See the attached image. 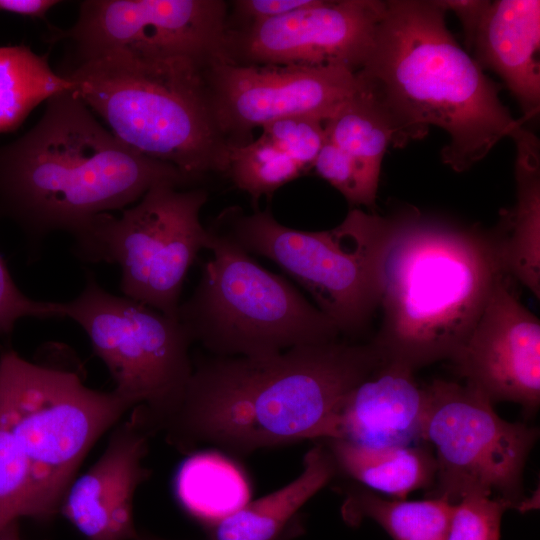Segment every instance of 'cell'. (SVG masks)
Wrapping results in <instances>:
<instances>
[{"label":"cell","instance_id":"1","mask_svg":"<svg viewBox=\"0 0 540 540\" xmlns=\"http://www.w3.org/2000/svg\"><path fill=\"white\" fill-rule=\"evenodd\" d=\"M383 360L373 342L338 339L264 357L215 356L194 365L160 430L180 450L204 443L229 456L328 439L346 396Z\"/></svg>","mask_w":540,"mask_h":540},{"label":"cell","instance_id":"2","mask_svg":"<svg viewBox=\"0 0 540 540\" xmlns=\"http://www.w3.org/2000/svg\"><path fill=\"white\" fill-rule=\"evenodd\" d=\"M439 0H389L369 55L357 72L380 105L394 147L422 139L429 126L448 135L442 162L464 172L523 128L496 85L447 28Z\"/></svg>","mask_w":540,"mask_h":540},{"label":"cell","instance_id":"3","mask_svg":"<svg viewBox=\"0 0 540 540\" xmlns=\"http://www.w3.org/2000/svg\"><path fill=\"white\" fill-rule=\"evenodd\" d=\"M195 181L121 142L74 90L49 98L38 122L0 147V213L35 244L59 231L75 239L156 184Z\"/></svg>","mask_w":540,"mask_h":540},{"label":"cell","instance_id":"4","mask_svg":"<svg viewBox=\"0 0 540 540\" xmlns=\"http://www.w3.org/2000/svg\"><path fill=\"white\" fill-rule=\"evenodd\" d=\"M372 341L387 360L414 371L449 359L467 338L505 272L490 232L422 214L396 213Z\"/></svg>","mask_w":540,"mask_h":540},{"label":"cell","instance_id":"5","mask_svg":"<svg viewBox=\"0 0 540 540\" xmlns=\"http://www.w3.org/2000/svg\"><path fill=\"white\" fill-rule=\"evenodd\" d=\"M209 62L184 54L119 48L61 72L121 142L194 180L225 173L229 146L212 108Z\"/></svg>","mask_w":540,"mask_h":540},{"label":"cell","instance_id":"6","mask_svg":"<svg viewBox=\"0 0 540 540\" xmlns=\"http://www.w3.org/2000/svg\"><path fill=\"white\" fill-rule=\"evenodd\" d=\"M209 230L211 257L177 314L192 342L218 357H264L337 340L336 325L288 280Z\"/></svg>","mask_w":540,"mask_h":540},{"label":"cell","instance_id":"7","mask_svg":"<svg viewBox=\"0 0 540 540\" xmlns=\"http://www.w3.org/2000/svg\"><path fill=\"white\" fill-rule=\"evenodd\" d=\"M221 232L247 253L270 259L312 296L340 333L356 334L379 308L384 259L397 224L352 208L336 227L301 231L279 223L269 209L221 215Z\"/></svg>","mask_w":540,"mask_h":540},{"label":"cell","instance_id":"8","mask_svg":"<svg viewBox=\"0 0 540 540\" xmlns=\"http://www.w3.org/2000/svg\"><path fill=\"white\" fill-rule=\"evenodd\" d=\"M0 402L29 463L39 521L52 519L97 440L132 410L62 365L0 353Z\"/></svg>","mask_w":540,"mask_h":540},{"label":"cell","instance_id":"9","mask_svg":"<svg viewBox=\"0 0 540 540\" xmlns=\"http://www.w3.org/2000/svg\"><path fill=\"white\" fill-rule=\"evenodd\" d=\"M207 199L204 189L156 184L120 215L98 216L73 252L84 262L117 264L125 297L177 318L187 272L209 245L200 219Z\"/></svg>","mask_w":540,"mask_h":540},{"label":"cell","instance_id":"10","mask_svg":"<svg viewBox=\"0 0 540 540\" xmlns=\"http://www.w3.org/2000/svg\"><path fill=\"white\" fill-rule=\"evenodd\" d=\"M64 317L86 332L114 391L149 432L178 408L193 372L192 340L177 318L105 290L88 275L81 293L63 302Z\"/></svg>","mask_w":540,"mask_h":540},{"label":"cell","instance_id":"11","mask_svg":"<svg viewBox=\"0 0 540 540\" xmlns=\"http://www.w3.org/2000/svg\"><path fill=\"white\" fill-rule=\"evenodd\" d=\"M424 441L435 448L433 497L457 504L480 495L524 505L523 472L538 429L502 419L493 403L467 383L426 385Z\"/></svg>","mask_w":540,"mask_h":540},{"label":"cell","instance_id":"12","mask_svg":"<svg viewBox=\"0 0 540 540\" xmlns=\"http://www.w3.org/2000/svg\"><path fill=\"white\" fill-rule=\"evenodd\" d=\"M214 115L229 147L256 128L286 117L326 121L357 90V72L340 66L240 65L221 60L205 70Z\"/></svg>","mask_w":540,"mask_h":540},{"label":"cell","instance_id":"13","mask_svg":"<svg viewBox=\"0 0 540 540\" xmlns=\"http://www.w3.org/2000/svg\"><path fill=\"white\" fill-rule=\"evenodd\" d=\"M228 2L223 0H85L75 23L54 34L72 44L74 61L119 48L223 60Z\"/></svg>","mask_w":540,"mask_h":540},{"label":"cell","instance_id":"14","mask_svg":"<svg viewBox=\"0 0 540 540\" xmlns=\"http://www.w3.org/2000/svg\"><path fill=\"white\" fill-rule=\"evenodd\" d=\"M385 9L380 0H315L278 18L227 28L223 61L240 65L340 66L358 72Z\"/></svg>","mask_w":540,"mask_h":540},{"label":"cell","instance_id":"15","mask_svg":"<svg viewBox=\"0 0 540 540\" xmlns=\"http://www.w3.org/2000/svg\"><path fill=\"white\" fill-rule=\"evenodd\" d=\"M501 273L465 341L450 358L464 382L493 404L510 401L527 412L540 403V321Z\"/></svg>","mask_w":540,"mask_h":540},{"label":"cell","instance_id":"16","mask_svg":"<svg viewBox=\"0 0 540 540\" xmlns=\"http://www.w3.org/2000/svg\"><path fill=\"white\" fill-rule=\"evenodd\" d=\"M98 460L66 491L61 513L86 540H134L133 501L150 476L143 465L150 432L132 414L112 429Z\"/></svg>","mask_w":540,"mask_h":540},{"label":"cell","instance_id":"17","mask_svg":"<svg viewBox=\"0 0 540 540\" xmlns=\"http://www.w3.org/2000/svg\"><path fill=\"white\" fill-rule=\"evenodd\" d=\"M414 373L413 369L384 358L346 396L328 439L371 448L425 442L428 393Z\"/></svg>","mask_w":540,"mask_h":540},{"label":"cell","instance_id":"18","mask_svg":"<svg viewBox=\"0 0 540 540\" xmlns=\"http://www.w3.org/2000/svg\"><path fill=\"white\" fill-rule=\"evenodd\" d=\"M540 1L491 2L476 33L475 61L496 72L519 102L525 119L540 106Z\"/></svg>","mask_w":540,"mask_h":540},{"label":"cell","instance_id":"19","mask_svg":"<svg viewBox=\"0 0 540 540\" xmlns=\"http://www.w3.org/2000/svg\"><path fill=\"white\" fill-rule=\"evenodd\" d=\"M516 144L514 207L504 209L491 236L504 271L540 297V154L539 141L524 127Z\"/></svg>","mask_w":540,"mask_h":540},{"label":"cell","instance_id":"20","mask_svg":"<svg viewBox=\"0 0 540 540\" xmlns=\"http://www.w3.org/2000/svg\"><path fill=\"white\" fill-rule=\"evenodd\" d=\"M336 470L328 448L316 444L305 454L301 473L290 483L204 527L208 540H279L294 525L298 511L330 482Z\"/></svg>","mask_w":540,"mask_h":540},{"label":"cell","instance_id":"21","mask_svg":"<svg viewBox=\"0 0 540 540\" xmlns=\"http://www.w3.org/2000/svg\"><path fill=\"white\" fill-rule=\"evenodd\" d=\"M173 492L181 509L206 527L250 502L251 485L245 470L232 457L207 450L190 454L181 462Z\"/></svg>","mask_w":540,"mask_h":540},{"label":"cell","instance_id":"22","mask_svg":"<svg viewBox=\"0 0 540 540\" xmlns=\"http://www.w3.org/2000/svg\"><path fill=\"white\" fill-rule=\"evenodd\" d=\"M337 469L367 488L405 500L415 490L435 483L436 459L423 445L371 448L328 439Z\"/></svg>","mask_w":540,"mask_h":540},{"label":"cell","instance_id":"23","mask_svg":"<svg viewBox=\"0 0 540 540\" xmlns=\"http://www.w3.org/2000/svg\"><path fill=\"white\" fill-rule=\"evenodd\" d=\"M358 81L356 92L323 124L326 138L352 158L368 196L376 202L381 163L394 134L380 105Z\"/></svg>","mask_w":540,"mask_h":540},{"label":"cell","instance_id":"24","mask_svg":"<svg viewBox=\"0 0 540 540\" xmlns=\"http://www.w3.org/2000/svg\"><path fill=\"white\" fill-rule=\"evenodd\" d=\"M75 85L25 45L0 46V133L16 130L42 102Z\"/></svg>","mask_w":540,"mask_h":540},{"label":"cell","instance_id":"25","mask_svg":"<svg viewBox=\"0 0 540 540\" xmlns=\"http://www.w3.org/2000/svg\"><path fill=\"white\" fill-rule=\"evenodd\" d=\"M455 504L445 497L424 500H388L366 489L348 494L342 505L343 519L357 525L368 518L393 540H447Z\"/></svg>","mask_w":540,"mask_h":540},{"label":"cell","instance_id":"26","mask_svg":"<svg viewBox=\"0 0 540 540\" xmlns=\"http://www.w3.org/2000/svg\"><path fill=\"white\" fill-rule=\"evenodd\" d=\"M304 172L300 165L263 135L228 150L225 174L238 189L250 196L253 205H257L263 196L270 197Z\"/></svg>","mask_w":540,"mask_h":540},{"label":"cell","instance_id":"27","mask_svg":"<svg viewBox=\"0 0 540 540\" xmlns=\"http://www.w3.org/2000/svg\"><path fill=\"white\" fill-rule=\"evenodd\" d=\"M22 517L38 520L32 474L0 402V530Z\"/></svg>","mask_w":540,"mask_h":540},{"label":"cell","instance_id":"28","mask_svg":"<svg viewBox=\"0 0 540 540\" xmlns=\"http://www.w3.org/2000/svg\"><path fill=\"white\" fill-rule=\"evenodd\" d=\"M261 129V135L300 165L305 172L313 167L326 141L323 122L307 116L278 119Z\"/></svg>","mask_w":540,"mask_h":540},{"label":"cell","instance_id":"29","mask_svg":"<svg viewBox=\"0 0 540 540\" xmlns=\"http://www.w3.org/2000/svg\"><path fill=\"white\" fill-rule=\"evenodd\" d=\"M510 507L500 498H463L455 504L447 540H500L502 516Z\"/></svg>","mask_w":540,"mask_h":540},{"label":"cell","instance_id":"30","mask_svg":"<svg viewBox=\"0 0 540 540\" xmlns=\"http://www.w3.org/2000/svg\"><path fill=\"white\" fill-rule=\"evenodd\" d=\"M317 174L337 189L351 206L375 212L376 202L367 194L352 158L326 138L314 163Z\"/></svg>","mask_w":540,"mask_h":540},{"label":"cell","instance_id":"31","mask_svg":"<svg viewBox=\"0 0 540 540\" xmlns=\"http://www.w3.org/2000/svg\"><path fill=\"white\" fill-rule=\"evenodd\" d=\"M64 317L63 302L34 300L15 284L0 255V336L9 333L22 318Z\"/></svg>","mask_w":540,"mask_h":540},{"label":"cell","instance_id":"32","mask_svg":"<svg viewBox=\"0 0 540 540\" xmlns=\"http://www.w3.org/2000/svg\"><path fill=\"white\" fill-rule=\"evenodd\" d=\"M315 0H234L228 2L227 28H236L281 17L313 4Z\"/></svg>","mask_w":540,"mask_h":540},{"label":"cell","instance_id":"33","mask_svg":"<svg viewBox=\"0 0 540 540\" xmlns=\"http://www.w3.org/2000/svg\"><path fill=\"white\" fill-rule=\"evenodd\" d=\"M441 6L455 13L461 22L467 52L473 48L478 28L491 4L482 0H439Z\"/></svg>","mask_w":540,"mask_h":540},{"label":"cell","instance_id":"34","mask_svg":"<svg viewBox=\"0 0 540 540\" xmlns=\"http://www.w3.org/2000/svg\"><path fill=\"white\" fill-rule=\"evenodd\" d=\"M60 3L58 0H0V12L43 19Z\"/></svg>","mask_w":540,"mask_h":540},{"label":"cell","instance_id":"35","mask_svg":"<svg viewBox=\"0 0 540 540\" xmlns=\"http://www.w3.org/2000/svg\"><path fill=\"white\" fill-rule=\"evenodd\" d=\"M0 540H21L18 521H13L0 530Z\"/></svg>","mask_w":540,"mask_h":540},{"label":"cell","instance_id":"36","mask_svg":"<svg viewBox=\"0 0 540 540\" xmlns=\"http://www.w3.org/2000/svg\"><path fill=\"white\" fill-rule=\"evenodd\" d=\"M296 529H297V526L293 525L279 540H290V538H293L295 536ZM134 540H165V539L150 537V536H142L138 534L137 538Z\"/></svg>","mask_w":540,"mask_h":540}]
</instances>
